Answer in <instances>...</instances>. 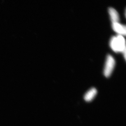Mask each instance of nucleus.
Wrapping results in <instances>:
<instances>
[{
    "mask_svg": "<svg viewBox=\"0 0 126 126\" xmlns=\"http://www.w3.org/2000/svg\"><path fill=\"white\" fill-rule=\"evenodd\" d=\"M97 94V90L95 88H92L85 94L84 99L86 101H91L94 98Z\"/></svg>",
    "mask_w": 126,
    "mask_h": 126,
    "instance_id": "nucleus-4",
    "label": "nucleus"
},
{
    "mask_svg": "<svg viewBox=\"0 0 126 126\" xmlns=\"http://www.w3.org/2000/svg\"><path fill=\"white\" fill-rule=\"evenodd\" d=\"M110 46L116 52H123L126 50V41L123 35H118L113 36L110 41Z\"/></svg>",
    "mask_w": 126,
    "mask_h": 126,
    "instance_id": "nucleus-1",
    "label": "nucleus"
},
{
    "mask_svg": "<svg viewBox=\"0 0 126 126\" xmlns=\"http://www.w3.org/2000/svg\"><path fill=\"white\" fill-rule=\"evenodd\" d=\"M109 13L110 15L111 20L112 23H118L119 21V14L115 9L112 7L109 9Z\"/></svg>",
    "mask_w": 126,
    "mask_h": 126,
    "instance_id": "nucleus-5",
    "label": "nucleus"
},
{
    "mask_svg": "<svg viewBox=\"0 0 126 126\" xmlns=\"http://www.w3.org/2000/svg\"><path fill=\"white\" fill-rule=\"evenodd\" d=\"M112 27L113 29L118 35H125L126 33V26L120 23H112Z\"/></svg>",
    "mask_w": 126,
    "mask_h": 126,
    "instance_id": "nucleus-3",
    "label": "nucleus"
},
{
    "mask_svg": "<svg viewBox=\"0 0 126 126\" xmlns=\"http://www.w3.org/2000/svg\"><path fill=\"white\" fill-rule=\"evenodd\" d=\"M115 64V60L111 55L107 56L105 67L104 69V74L106 77H110L114 69Z\"/></svg>",
    "mask_w": 126,
    "mask_h": 126,
    "instance_id": "nucleus-2",
    "label": "nucleus"
}]
</instances>
